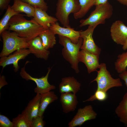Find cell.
Masks as SVG:
<instances>
[{"mask_svg":"<svg viewBox=\"0 0 127 127\" xmlns=\"http://www.w3.org/2000/svg\"><path fill=\"white\" fill-rule=\"evenodd\" d=\"M43 118V116H38L33 118L31 121L32 127H44L45 124Z\"/></svg>","mask_w":127,"mask_h":127,"instance_id":"obj_30","label":"cell"},{"mask_svg":"<svg viewBox=\"0 0 127 127\" xmlns=\"http://www.w3.org/2000/svg\"><path fill=\"white\" fill-rule=\"evenodd\" d=\"M122 49L124 51L127 49V39L125 44L123 46Z\"/></svg>","mask_w":127,"mask_h":127,"instance_id":"obj_36","label":"cell"},{"mask_svg":"<svg viewBox=\"0 0 127 127\" xmlns=\"http://www.w3.org/2000/svg\"><path fill=\"white\" fill-rule=\"evenodd\" d=\"M11 7L16 12L24 13L29 17H33L34 16L35 8L21 0H14L13 4Z\"/></svg>","mask_w":127,"mask_h":127,"instance_id":"obj_20","label":"cell"},{"mask_svg":"<svg viewBox=\"0 0 127 127\" xmlns=\"http://www.w3.org/2000/svg\"><path fill=\"white\" fill-rule=\"evenodd\" d=\"M28 49L31 53L38 58L47 60L50 53V51L43 46L41 39L39 36L28 41Z\"/></svg>","mask_w":127,"mask_h":127,"instance_id":"obj_14","label":"cell"},{"mask_svg":"<svg viewBox=\"0 0 127 127\" xmlns=\"http://www.w3.org/2000/svg\"><path fill=\"white\" fill-rule=\"evenodd\" d=\"M122 4L127 6V0H116Z\"/></svg>","mask_w":127,"mask_h":127,"instance_id":"obj_35","label":"cell"},{"mask_svg":"<svg viewBox=\"0 0 127 127\" xmlns=\"http://www.w3.org/2000/svg\"><path fill=\"white\" fill-rule=\"evenodd\" d=\"M80 7L77 12L73 14L75 19H78L83 17L91 8L95 5L96 0H78Z\"/></svg>","mask_w":127,"mask_h":127,"instance_id":"obj_23","label":"cell"},{"mask_svg":"<svg viewBox=\"0 0 127 127\" xmlns=\"http://www.w3.org/2000/svg\"><path fill=\"white\" fill-rule=\"evenodd\" d=\"M28 3L34 8H40L46 11L48 6L44 0H21Z\"/></svg>","mask_w":127,"mask_h":127,"instance_id":"obj_28","label":"cell"},{"mask_svg":"<svg viewBox=\"0 0 127 127\" xmlns=\"http://www.w3.org/2000/svg\"><path fill=\"white\" fill-rule=\"evenodd\" d=\"M110 31L113 40L117 44L123 45L127 39V27L123 22L117 20L113 22Z\"/></svg>","mask_w":127,"mask_h":127,"instance_id":"obj_11","label":"cell"},{"mask_svg":"<svg viewBox=\"0 0 127 127\" xmlns=\"http://www.w3.org/2000/svg\"><path fill=\"white\" fill-rule=\"evenodd\" d=\"M11 0H0V9L1 10L7 9Z\"/></svg>","mask_w":127,"mask_h":127,"instance_id":"obj_31","label":"cell"},{"mask_svg":"<svg viewBox=\"0 0 127 127\" xmlns=\"http://www.w3.org/2000/svg\"><path fill=\"white\" fill-rule=\"evenodd\" d=\"M81 84L73 76L63 77L59 85L61 93L72 92L76 94L80 90Z\"/></svg>","mask_w":127,"mask_h":127,"instance_id":"obj_15","label":"cell"},{"mask_svg":"<svg viewBox=\"0 0 127 127\" xmlns=\"http://www.w3.org/2000/svg\"><path fill=\"white\" fill-rule=\"evenodd\" d=\"M108 1V0H96L95 5L99 4H103Z\"/></svg>","mask_w":127,"mask_h":127,"instance_id":"obj_34","label":"cell"},{"mask_svg":"<svg viewBox=\"0 0 127 127\" xmlns=\"http://www.w3.org/2000/svg\"><path fill=\"white\" fill-rule=\"evenodd\" d=\"M99 55L91 53L87 51L81 50L78 55L79 62L84 63L86 67L88 73L97 71L99 68Z\"/></svg>","mask_w":127,"mask_h":127,"instance_id":"obj_12","label":"cell"},{"mask_svg":"<svg viewBox=\"0 0 127 127\" xmlns=\"http://www.w3.org/2000/svg\"><path fill=\"white\" fill-rule=\"evenodd\" d=\"M13 123L12 121H11L6 116L0 114V127H13Z\"/></svg>","mask_w":127,"mask_h":127,"instance_id":"obj_29","label":"cell"},{"mask_svg":"<svg viewBox=\"0 0 127 127\" xmlns=\"http://www.w3.org/2000/svg\"><path fill=\"white\" fill-rule=\"evenodd\" d=\"M96 28L89 26L85 30L80 31V37L83 40L80 49L99 55L101 49L96 44L92 37L94 31Z\"/></svg>","mask_w":127,"mask_h":127,"instance_id":"obj_9","label":"cell"},{"mask_svg":"<svg viewBox=\"0 0 127 127\" xmlns=\"http://www.w3.org/2000/svg\"><path fill=\"white\" fill-rule=\"evenodd\" d=\"M29 62L27 61L24 67L22 68L20 72L21 77L26 80H32L36 84V87L34 89V91L37 93L42 94L48 92L56 89V87L53 85L50 84L48 81V78L51 69L50 67L48 68V72L44 76L39 78L32 76L25 70V66Z\"/></svg>","mask_w":127,"mask_h":127,"instance_id":"obj_7","label":"cell"},{"mask_svg":"<svg viewBox=\"0 0 127 127\" xmlns=\"http://www.w3.org/2000/svg\"><path fill=\"white\" fill-rule=\"evenodd\" d=\"M13 127H32L31 122L23 114H19L12 119Z\"/></svg>","mask_w":127,"mask_h":127,"instance_id":"obj_26","label":"cell"},{"mask_svg":"<svg viewBox=\"0 0 127 127\" xmlns=\"http://www.w3.org/2000/svg\"><path fill=\"white\" fill-rule=\"evenodd\" d=\"M95 6V9L87 18L80 21V27L87 25L96 27L99 24H105L106 20L112 16L113 7L108 2Z\"/></svg>","mask_w":127,"mask_h":127,"instance_id":"obj_4","label":"cell"},{"mask_svg":"<svg viewBox=\"0 0 127 127\" xmlns=\"http://www.w3.org/2000/svg\"><path fill=\"white\" fill-rule=\"evenodd\" d=\"M60 101L63 112L65 113L75 110L78 102L76 94L72 92L61 93Z\"/></svg>","mask_w":127,"mask_h":127,"instance_id":"obj_16","label":"cell"},{"mask_svg":"<svg viewBox=\"0 0 127 127\" xmlns=\"http://www.w3.org/2000/svg\"><path fill=\"white\" fill-rule=\"evenodd\" d=\"M40 97V94L37 93L22 112L31 122L33 118L38 116Z\"/></svg>","mask_w":127,"mask_h":127,"instance_id":"obj_18","label":"cell"},{"mask_svg":"<svg viewBox=\"0 0 127 127\" xmlns=\"http://www.w3.org/2000/svg\"><path fill=\"white\" fill-rule=\"evenodd\" d=\"M55 34L49 28L46 29L39 35L44 47L46 49L52 48L56 44Z\"/></svg>","mask_w":127,"mask_h":127,"instance_id":"obj_21","label":"cell"},{"mask_svg":"<svg viewBox=\"0 0 127 127\" xmlns=\"http://www.w3.org/2000/svg\"><path fill=\"white\" fill-rule=\"evenodd\" d=\"M49 28L55 35L57 34L58 36L67 37L75 44L78 43L80 38V31H75L70 26L61 27L57 22L51 24Z\"/></svg>","mask_w":127,"mask_h":127,"instance_id":"obj_13","label":"cell"},{"mask_svg":"<svg viewBox=\"0 0 127 127\" xmlns=\"http://www.w3.org/2000/svg\"><path fill=\"white\" fill-rule=\"evenodd\" d=\"M115 111L120 121L127 127V92L124 95Z\"/></svg>","mask_w":127,"mask_h":127,"instance_id":"obj_22","label":"cell"},{"mask_svg":"<svg viewBox=\"0 0 127 127\" xmlns=\"http://www.w3.org/2000/svg\"><path fill=\"white\" fill-rule=\"evenodd\" d=\"M30 53L28 48L21 49L16 50L13 54L8 56L1 57L0 66L3 69L7 65L13 64L14 71L16 72L19 68L18 64L19 61L24 59Z\"/></svg>","mask_w":127,"mask_h":127,"instance_id":"obj_10","label":"cell"},{"mask_svg":"<svg viewBox=\"0 0 127 127\" xmlns=\"http://www.w3.org/2000/svg\"><path fill=\"white\" fill-rule=\"evenodd\" d=\"M35 8V16L33 19L45 28H49L51 24L57 22L58 20L56 17L49 15L46 11L39 8Z\"/></svg>","mask_w":127,"mask_h":127,"instance_id":"obj_17","label":"cell"},{"mask_svg":"<svg viewBox=\"0 0 127 127\" xmlns=\"http://www.w3.org/2000/svg\"><path fill=\"white\" fill-rule=\"evenodd\" d=\"M119 77L123 80L127 87V71L126 70L119 74Z\"/></svg>","mask_w":127,"mask_h":127,"instance_id":"obj_32","label":"cell"},{"mask_svg":"<svg viewBox=\"0 0 127 127\" xmlns=\"http://www.w3.org/2000/svg\"><path fill=\"white\" fill-rule=\"evenodd\" d=\"M19 13L14 11L10 5H8L4 15L0 21V34L4 31L7 30L9 22L11 18L14 15Z\"/></svg>","mask_w":127,"mask_h":127,"instance_id":"obj_24","label":"cell"},{"mask_svg":"<svg viewBox=\"0 0 127 127\" xmlns=\"http://www.w3.org/2000/svg\"><path fill=\"white\" fill-rule=\"evenodd\" d=\"M56 17L64 27L69 25V16L78 12L80 7L78 0H58L56 5Z\"/></svg>","mask_w":127,"mask_h":127,"instance_id":"obj_5","label":"cell"},{"mask_svg":"<svg viewBox=\"0 0 127 127\" xmlns=\"http://www.w3.org/2000/svg\"><path fill=\"white\" fill-rule=\"evenodd\" d=\"M96 77L91 83L96 81L97 83V90L106 92L110 89L115 87L123 86L119 78L114 79L107 70L105 63L100 64Z\"/></svg>","mask_w":127,"mask_h":127,"instance_id":"obj_6","label":"cell"},{"mask_svg":"<svg viewBox=\"0 0 127 127\" xmlns=\"http://www.w3.org/2000/svg\"><path fill=\"white\" fill-rule=\"evenodd\" d=\"M115 68L118 73L126 70L127 67V51L119 55L115 63Z\"/></svg>","mask_w":127,"mask_h":127,"instance_id":"obj_25","label":"cell"},{"mask_svg":"<svg viewBox=\"0 0 127 127\" xmlns=\"http://www.w3.org/2000/svg\"><path fill=\"white\" fill-rule=\"evenodd\" d=\"M97 114L91 105H87L78 109L77 112L68 125L69 127L81 126L86 121L95 119Z\"/></svg>","mask_w":127,"mask_h":127,"instance_id":"obj_8","label":"cell"},{"mask_svg":"<svg viewBox=\"0 0 127 127\" xmlns=\"http://www.w3.org/2000/svg\"><path fill=\"white\" fill-rule=\"evenodd\" d=\"M7 82L6 81L5 77L3 75L0 77V88L1 89L4 85H7Z\"/></svg>","mask_w":127,"mask_h":127,"instance_id":"obj_33","label":"cell"},{"mask_svg":"<svg viewBox=\"0 0 127 127\" xmlns=\"http://www.w3.org/2000/svg\"><path fill=\"white\" fill-rule=\"evenodd\" d=\"M107 92L104 91L96 90L94 94L91 95L88 99L83 101V102L88 101H92L97 100L100 101H103L107 98Z\"/></svg>","mask_w":127,"mask_h":127,"instance_id":"obj_27","label":"cell"},{"mask_svg":"<svg viewBox=\"0 0 127 127\" xmlns=\"http://www.w3.org/2000/svg\"><path fill=\"white\" fill-rule=\"evenodd\" d=\"M5 30L0 34L3 42L0 57L8 56L19 49L28 48L29 42L26 39L19 36L15 32Z\"/></svg>","mask_w":127,"mask_h":127,"instance_id":"obj_3","label":"cell"},{"mask_svg":"<svg viewBox=\"0 0 127 127\" xmlns=\"http://www.w3.org/2000/svg\"><path fill=\"white\" fill-rule=\"evenodd\" d=\"M58 99L57 96L53 91H51L40 94L38 116H43L44 112L48 105Z\"/></svg>","mask_w":127,"mask_h":127,"instance_id":"obj_19","label":"cell"},{"mask_svg":"<svg viewBox=\"0 0 127 127\" xmlns=\"http://www.w3.org/2000/svg\"><path fill=\"white\" fill-rule=\"evenodd\" d=\"M24 16L19 13L12 16L9 22L7 30L15 32L19 36L28 42L39 36L46 29L33 18L28 20Z\"/></svg>","mask_w":127,"mask_h":127,"instance_id":"obj_1","label":"cell"},{"mask_svg":"<svg viewBox=\"0 0 127 127\" xmlns=\"http://www.w3.org/2000/svg\"><path fill=\"white\" fill-rule=\"evenodd\" d=\"M59 43L63 48L62 54L64 59L71 64V67L76 73L79 72L78 55L83 42V39L80 38L78 43H73L69 38L58 36Z\"/></svg>","mask_w":127,"mask_h":127,"instance_id":"obj_2","label":"cell"}]
</instances>
